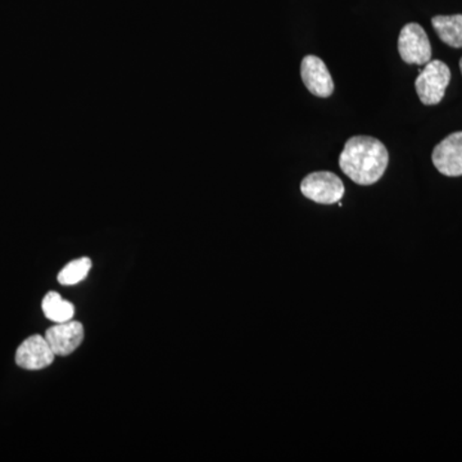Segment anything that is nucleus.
<instances>
[{"instance_id":"20e7f679","label":"nucleus","mask_w":462,"mask_h":462,"mask_svg":"<svg viewBox=\"0 0 462 462\" xmlns=\"http://www.w3.org/2000/svg\"><path fill=\"white\" fill-rule=\"evenodd\" d=\"M398 51L407 65H427L431 60V44L419 23H407L398 36Z\"/></svg>"},{"instance_id":"6e6552de","label":"nucleus","mask_w":462,"mask_h":462,"mask_svg":"<svg viewBox=\"0 0 462 462\" xmlns=\"http://www.w3.org/2000/svg\"><path fill=\"white\" fill-rule=\"evenodd\" d=\"M54 352L51 351L50 343L47 342L45 337L35 336L30 337L25 342L18 346L16 352V363L18 366L26 370H42L51 366L53 364Z\"/></svg>"},{"instance_id":"7ed1b4c3","label":"nucleus","mask_w":462,"mask_h":462,"mask_svg":"<svg viewBox=\"0 0 462 462\" xmlns=\"http://www.w3.org/2000/svg\"><path fill=\"white\" fill-rule=\"evenodd\" d=\"M300 191L310 200L320 205H334L345 196V184L336 173L318 171L310 173L300 182Z\"/></svg>"},{"instance_id":"423d86ee","label":"nucleus","mask_w":462,"mask_h":462,"mask_svg":"<svg viewBox=\"0 0 462 462\" xmlns=\"http://www.w3.org/2000/svg\"><path fill=\"white\" fill-rule=\"evenodd\" d=\"M434 166L442 175L457 178L462 175V132L451 134L434 148Z\"/></svg>"},{"instance_id":"9d476101","label":"nucleus","mask_w":462,"mask_h":462,"mask_svg":"<svg viewBox=\"0 0 462 462\" xmlns=\"http://www.w3.org/2000/svg\"><path fill=\"white\" fill-rule=\"evenodd\" d=\"M42 312L45 318L53 322H66L72 320L75 315V307L69 300H63L57 291H50L42 300Z\"/></svg>"},{"instance_id":"1a4fd4ad","label":"nucleus","mask_w":462,"mask_h":462,"mask_svg":"<svg viewBox=\"0 0 462 462\" xmlns=\"http://www.w3.org/2000/svg\"><path fill=\"white\" fill-rule=\"evenodd\" d=\"M431 25L445 44L452 48H462V14L433 17Z\"/></svg>"},{"instance_id":"f03ea898","label":"nucleus","mask_w":462,"mask_h":462,"mask_svg":"<svg viewBox=\"0 0 462 462\" xmlns=\"http://www.w3.org/2000/svg\"><path fill=\"white\" fill-rule=\"evenodd\" d=\"M451 81V69L442 60H430L420 69L415 81L416 93L422 105L436 106L445 98L447 87Z\"/></svg>"},{"instance_id":"39448f33","label":"nucleus","mask_w":462,"mask_h":462,"mask_svg":"<svg viewBox=\"0 0 462 462\" xmlns=\"http://www.w3.org/2000/svg\"><path fill=\"white\" fill-rule=\"evenodd\" d=\"M300 78L310 93L319 98H329L334 81L324 60L318 56H306L300 63Z\"/></svg>"},{"instance_id":"9b49d317","label":"nucleus","mask_w":462,"mask_h":462,"mask_svg":"<svg viewBox=\"0 0 462 462\" xmlns=\"http://www.w3.org/2000/svg\"><path fill=\"white\" fill-rule=\"evenodd\" d=\"M91 260L88 257H81L79 260L67 263L60 273L58 282L62 285H75L85 281L91 269Z\"/></svg>"},{"instance_id":"0eeeda50","label":"nucleus","mask_w":462,"mask_h":462,"mask_svg":"<svg viewBox=\"0 0 462 462\" xmlns=\"http://www.w3.org/2000/svg\"><path fill=\"white\" fill-rule=\"evenodd\" d=\"M45 339L56 356H69L81 346L84 340V327L81 322L69 320L57 322L45 331Z\"/></svg>"},{"instance_id":"f8f14e48","label":"nucleus","mask_w":462,"mask_h":462,"mask_svg":"<svg viewBox=\"0 0 462 462\" xmlns=\"http://www.w3.org/2000/svg\"><path fill=\"white\" fill-rule=\"evenodd\" d=\"M460 69H461V74H462V58L460 60Z\"/></svg>"},{"instance_id":"f257e3e1","label":"nucleus","mask_w":462,"mask_h":462,"mask_svg":"<svg viewBox=\"0 0 462 462\" xmlns=\"http://www.w3.org/2000/svg\"><path fill=\"white\" fill-rule=\"evenodd\" d=\"M389 162L388 149L373 136H352L339 156V167L358 185L375 184L384 175Z\"/></svg>"}]
</instances>
